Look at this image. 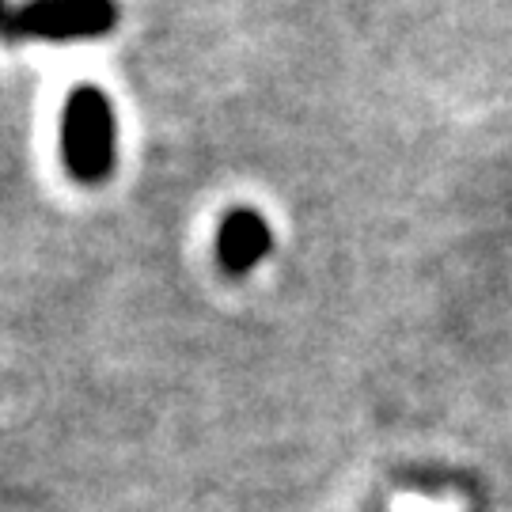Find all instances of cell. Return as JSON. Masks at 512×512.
Instances as JSON below:
<instances>
[{
    "label": "cell",
    "mask_w": 512,
    "mask_h": 512,
    "mask_svg": "<svg viewBox=\"0 0 512 512\" xmlns=\"http://www.w3.org/2000/svg\"><path fill=\"white\" fill-rule=\"evenodd\" d=\"M274 236L270 224L258 217L255 209H232L228 217L220 220L217 228V262L232 277L251 274L262 258L270 255Z\"/></svg>",
    "instance_id": "3"
},
{
    "label": "cell",
    "mask_w": 512,
    "mask_h": 512,
    "mask_svg": "<svg viewBox=\"0 0 512 512\" xmlns=\"http://www.w3.org/2000/svg\"><path fill=\"white\" fill-rule=\"evenodd\" d=\"M118 23L114 0H23L12 8L4 42H88L103 38Z\"/></svg>",
    "instance_id": "2"
},
{
    "label": "cell",
    "mask_w": 512,
    "mask_h": 512,
    "mask_svg": "<svg viewBox=\"0 0 512 512\" xmlns=\"http://www.w3.org/2000/svg\"><path fill=\"white\" fill-rule=\"evenodd\" d=\"M8 19H12V4H8V0H0V38L8 35Z\"/></svg>",
    "instance_id": "4"
},
{
    "label": "cell",
    "mask_w": 512,
    "mask_h": 512,
    "mask_svg": "<svg viewBox=\"0 0 512 512\" xmlns=\"http://www.w3.org/2000/svg\"><path fill=\"white\" fill-rule=\"evenodd\" d=\"M114 148H118V126H114V107H110L107 92L95 84L73 88L61 107L65 171L84 186L107 183L114 171Z\"/></svg>",
    "instance_id": "1"
}]
</instances>
